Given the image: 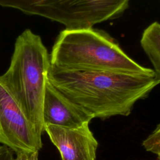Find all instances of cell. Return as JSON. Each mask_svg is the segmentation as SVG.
Wrapping results in <instances>:
<instances>
[{"mask_svg":"<svg viewBox=\"0 0 160 160\" xmlns=\"http://www.w3.org/2000/svg\"><path fill=\"white\" fill-rule=\"evenodd\" d=\"M141 45L154 67L156 78L160 81V23L154 22L144 29Z\"/></svg>","mask_w":160,"mask_h":160,"instance_id":"ba28073f","label":"cell"},{"mask_svg":"<svg viewBox=\"0 0 160 160\" xmlns=\"http://www.w3.org/2000/svg\"><path fill=\"white\" fill-rule=\"evenodd\" d=\"M93 119L47 81L43 103L44 124L76 128Z\"/></svg>","mask_w":160,"mask_h":160,"instance_id":"52a82bcc","label":"cell"},{"mask_svg":"<svg viewBox=\"0 0 160 160\" xmlns=\"http://www.w3.org/2000/svg\"><path fill=\"white\" fill-rule=\"evenodd\" d=\"M39 151H19L16 152V157L14 160H38Z\"/></svg>","mask_w":160,"mask_h":160,"instance_id":"30bf717a","label":"cell"},{"mask_svg":"<svg viewBox=\"0 0 160 160\" xmlns=\"http://www.w3.org/2000/svg\"><path fill=\"white\" fill-rule=\"evenodd\" d=\"M44 131L59 150L62 160H95L98 142L89 123L71 128L45 124Z\"/></svg>","mask_w":160,"mask_h":160,"instance_id":"8992f818","label":"cell"},{"mask_svg":"<svg viewBox=\"0 0 160 160\" xmlns=\"http://www.w3.org/2000/svg\"><path fill=\"white\" fill-rule=\"evenodd\" d=\"M0 160H14L12 150L2 144H0Z\"/></svg>","mask_w":160,"mask_h":160,"instance_id":"8fae6325","label":"cell"},{"mask_svg":"<svg viewBox=\"0 0 160 160\" xmlns=\"http://www.w3.org/2000/svg\"><path fill=\"white\" fill-rule=\"evenodd\" d=\"M142 145L147 151L155 154L160 160V124L143 141Z\"/></svg>","mask_w":160,"mask_h":160,"instance_id":"9c48e42d","label":"cell"},{"mask_svg":"<svg viewBox=\"0 0 160 160\" xmlns=\"http://www.w3.org/2000/svg\"><path fill=\"white\" fill-rule=\"evenodd\" d=\"M48 80L59 92L92 118L127 116L134 104L148 97L160 81L154 72L60 69L51 64Z\"/></svg>","mask_w":160,"mask_h":160,"instance_id":"6da1fadb","label":"cell"},{"mask_svg":"<svg viewBox=\"0 0 160 160\" xmlns=\"http://www.w3.org/2000/svg\"><path fill=\"white\" fill-rule=\"evenodd\" d=\"M50 66V54L41 37L26 29L16 38L9 68L0 76L40 136L44 131L42 103Z\"/></svg>","mask_w":160,"mask_h":160,"instance_id":"7a4b0ae2","label":"cell"},{"mask_svg":"<svg viewBox=\"0 0 160 160\" xmlns=\"http://www.w3.org/2000/svg\"><path fill=\"white\" fill-rule=\"evenodd\" d=\"M129 0H0V6L39 16L63 24L66 29L92 28L120 16Z\"/></svg>","mask_w":160,"mask_h":160,"instance_id":"277c9868","label":"cell"},{"mask_svg":"<svg viewBox=\"0 0 160 160\" xmlns=\"http://www.w3.org/2000/svg\"><path fill=\"white\" fill-rule=\"evenodd\" d=\"M0 143L15 152L39 151L41 136L0 78Z\"/></svg>","mask_w":160,"mask_h":160,"instance_id":"5b68a950","label":"cell"},{"mask_svg":"<svg viewBox=\"0 0 160 160\" xmlns=\"http://www.w3.org/2000/svg\"><path fill=\"white\" fill-rule=\"evenodd\" d=\"M51 64L60 69L151 74L128 56L106 32L92 28L60 32L50 54Z\"/></svg>","mask_w":160,"mask_h":160,"instance_id":"3957f363","label":"cell"}]
</instances>
